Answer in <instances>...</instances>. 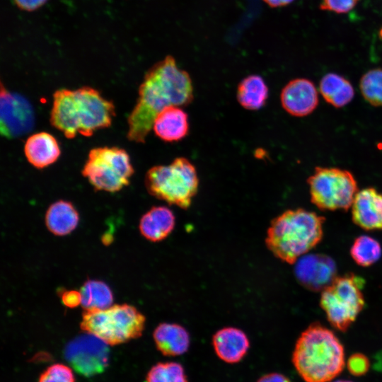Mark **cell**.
Listing matches in <instances>:
<instances>
[{
  "label": "cell",
  "mask_w": 382,
  "mask_h": 382,
  "mask_svg": "<svg viewBox=\"0 0 382 382\" xmlns=\"http://www.w3.org/2000/svg\"><path fill=\"white\" fill-rule=\"evenodd\" d=\"M193 98L189 74L178 67L173 57H166L147 71L139 86L137 103L127 120L128 139L144 143L160 112L169 106H187Z\"/></svg>",
  "instance_id": "1"
},
{
  "label": "cell",
  "mask_w": 382,
  "mask_h": 382,
  "mask_svg": "<svg viewBox=\"0 0 382 382\" xmlns=\"http://www.w3.org/2000/svg\"><path fill=\"white\" fill-rule=\"evenodd\" d=\"M115 110L113 103L93 88H62L53 94L50 122L68 139L78 133L90 137L96 130L111 125Z\"/></svg>",
  "instance_id": "2"
},
{
  "label": "cell",
  "mask_w": 382,
  "mask_h": 382,
  "mask_svg": "<svg viewBox=\"0 0 382 382\" xmlns=\"http://www.w3.org/2000/svg\"><path fill=\"white\" fill-rule=\"evenodd\" d=\"M291 359L305 382H330L345 365L340 341L330 330L318 323L311 325L301 332Z\"/></svg>",
  "instance_id": "3"
},
{
  "label": "cell",
  "mask_w": 382,
  "mask_h": 382,
  "mask_svg": "<svg viewBox=\"0 0 382 382\" xmlns=\"http://www.w3.org/2000/svg\"><path fill=\"white\" fill-rule=\"evenodd\" d=\"M325 219L313 212L289 209L272 220L265 243L280 260L295 263L322 239Z\"/></svg>",
  "instance_id": "4"
},
{
  "label": "cell",
  "mask_w": 382,
  "mask_h": 382,
  "mask_svg": "<svg viewBox=\"0 0 382 382\" xmlns=\"http://www.w3.org/2000/svg\"><path fill=\"white\" fill-rule=\"evenodd\" d=\"M145 322V316L137 308L124 303L105 309L84 310L80 327L108 345H117L139 337Z\"/></svg>",
  "instance_id": "5"
},
{
  "label": "cell",
  "mask_w": 382,
  "mask_h": 382,
  "mask_svg": "<svg viewBox=\"0 0 382 382\" xmlns=\"http://www.w3.org/2000/svg\"><path fill=\"white\" fill-rule=\"evenodd\" d=\"M147 191L154 197L187 209L197 193L199 178L195 166L186 158H175L168 165L151 168L145 177Z\"/></svg>",
  "instance_id": "6"
},
{
  "label": "cell",
  "mask_w": 382,
  "mask_h": 382,
  "mask_svg": "<svg viewBox=\"0 0 382 382\" xmlns=\"http://www.w3.org/2000/svg\"><path fill=\"white\" fill-rule=\"evenodd\" d=\"M81 173L96 190L116 192L129 184L134 168L125 149L103 146L90 151Z\"/></svg>",
  "instance_id": "7"
},
{
  "label": "cell",
  "mask_w": 382,
  "mask_h": 382,
  "mask_svg": "<svg viewBox=\"0 0 382 382\" xmlns=\"http://www.w3.org/2000/svg\"><path fill=\"white\" fill-rule=\"evenodd\" d=\"M362 279L353 274L336 278L322 291L320 303L331 325L345 332L364 306Z\"/></svg>",
  "instance_id": "8"
},
{
  "label": "cell",
  "mask_w": 382,
  "mask_h": 382,
  "mask_svg": "<svg viewBox=\"0 0 382 382\" xmlns=\"http://www.w3.org/2000/svg\"><path fill=\"white\" fill-rule=\"evenodd\" d=\"M307 183L311 202L321 210H347L359 191L352 173L335 167H316Z\"/></svg>",
  "instance_id": "9"
},
{
  "label": "cell",
  "mask_w": 382,
  "mask_h": 382,
  "mask_svg": "<svg viewBox=\"0 0 382 382\" xmlns=\"http://www.w3.org/2000/svg\"><path fill=\"white\" fill-rule=\"evenodd\" d=\"M108 345L96 336L86 332L71 341L65 347L64 357L78 373L91 376L107 367L109 360Z\"/></svg>",
  "instance_id": "10"
},
{
  "label": "cell",
  "mask_w": 382,
  "mask_h": 382,
  "mask_svg": "<svg viewBox=\"0 0 382 382\" xmlns=\"http://www.w3.org/2000/svg\"><path fill=\"white\" fill-rule=\"evenodd\" d=\"M0 132L8 139L23 136L32 131L35 114L30 103L23 96L10 92L1 84Z\"/></svg>",
  "instance_id": "11"
},
{
  "label": "cell",
  "mask_w": 382,
  "mask_h": 382,
  "mask_svg": "<svg viewBox=\"0 0 382 382\" xmlns=\"http://www.w3.org/2000/svg\"><path fill=\"white\" fill-rule=\"evenodd\" d=\"M295 263L297 279L311 291H323L337 277L335 262L325 255H306L301 257Z\"/></svg>",
  "instance_id": "12"
},
{
  "label": "cell",
  "mask_w": 382,
  "mask_h": 382,
  "mask_svg": "<svg viewBox=\"0 0 382 382\" xmlns=\"http://www.w3.org/2000/svg\"><path fill=\"white\" fill-rule=\"evenodd\" d=\"M282 108L291 115L305 117L314 111L318 105V93L315 84L307 79L290 81L282 90Z\"/></svg>",
  "instance_id": "13"
},
{
  "label": "cell",
  "mask_w": 382,
  "mask_h": 382,
  "mask_svg": "<svg viewBox=\"0 0 382 382\" xmlns=\"http://www.w3.org/2000/svg\"><path fill=\"white\" fill-rule=\"evenodd\" d=\"M351 207L356 225L365 230L382 229V193L374 187L359 190Z\"/></svg>",
  "instance_id": "14"
},
{
  "label": "cell",
  "mask_w": 382,
  "mask_h": 382,
  "mask_svg": "<svg viewBox=\"0 0 382 382\" xmlns=\"http://www.w3.org/2000/svg\"><path fill=\"white\" fill-rule=\"evenodd\" d=\"M212 345L221 360L228 364H236L241 361L247 354L250 341L241 329L226 327L214 334Z\"/></svg>",
  "instance_id": "15"
},
{
  "label": "cell",
  "mask_w": 382,
  "mask_h": 382,
  "mask_svg": "<svg viewBox=\"0 0 382 382\" xmlns=\"http://www.w3.org/2000/svg\"><path fill=\"white\" fill-rule=\"evenodd\" d=\"M153 129L156 135L166 142L182 140L189 132L187 114L179 106H169L155 118Z\"/></svg>",
  "instance_id": "16"
},
{
  "label": "cell",
  "mask_w": 382,
  "mask_h": 382,
  "mask_svg": "<svg viewBox=\"0 0 382 382\" xmlns=\"http://www.w3.org/2000/svg\"><path fill=\"white\" fill-rule=\"evenodd\" d=\"M153 337L157 349L165 356L182 355L190 345L188 331L177 323H160L155 328Z\"/></svg>",
  "instance_id": "17"
},
{
  "label": "cell",
  "mask_w": 382,
  "mask_h": 382,
  "mask_svg": "<svg viewBox=\"0 0 382 382\" xmlns=\"http://www.w3.org/2000/svg\"><path fill=\"white\" fill-rule=\"evenodd\" d=\"M24 153L32 166L43 168L54 163L61 151L57 140L52 134L42 132L27 139Z\"/></svg>",
  "instance_id": "18"
},
{
  "label": "cell",
  "mask_w": 382,
  "mask_h": 382,
  "mask_svg": "<svg viewBox=\"0 0 382 382\" xmlns=\"http://www.w3.org/2000/svg\"><path fill=\"white\" fill-rule=\"evenodd\" d=\"M175 217L173 212L164 206L151 207L141 217L139 228L141 234L147 240L158 242L173 231Z\"/></svg>",
  "instance_id": "19"
},
{
  "label": "cell",
  "mask_w": 382,
  "mask_h": 382,
  "mask_svg": "<svg viewBox=\"0 0 382 382\" xmlns=\"http://www.w3.org/2000/svg\"><path fill=\"white\" fill-rule=\"evenodd\" d=\"M79 213L73 204L58 200L48 207L45 214V224L54 235L63 236L71 233L78 226Z\"/></svg>",
  "instance_id": "20"
},
{
  "label": "cell",
  "mask_w": 382,
  "mask_h": 382,
  "mask_svg": "<svg viewBox=\"0 0 382 382\" xmlns=\"http://www.w3.org/2000/svg\"><path fill=\"white\" fill-rule=\"evenodd\" d=\"M319 91L325 100L337 108L347 105L354 96L352 83L335 73L323 76L319 83Z\"/></svg>",
  "instance_id": "21"
},
{
  "label": "cell",
  "mask_w": 382,
  "mask_h": 382,
  "mask_svg": "<svg viewBox=\"0 0 382 382\" xmlns=\"http://www.w3.org/2000/svg\"><path fill=\"white\" fill-rule=\"evenodd\" d=\"M268 98V88L263 79L258 75L244 78L237 88V100L248 110H256L262 108Z\"/></svg>",
  "instance_id": "22"
},
{
  "label": "cell",
  "mask_w": 382,
  "mask_h": 382,
  "mask_svg": "<svg viewBox=\"0 0 382 382\" xmlns=\"http://www.w3.org/2000/svg\"><path fill=\"white\" fill-rule=\"evenodd\" d=\"M81 304L84 310L105 309L113 301V294L103 281L88 279L80 289Z\"/></svg>",
  "instance_id": "23"
},
{
  "label": "cell",
  "mask_w": 382,
  "mask_h": 382,
  "mask_svg": "<svg viewBox=\"0 0 382 382\" xmlns=\"http://www.w3.org/2000/svg\"><path fill=\"white\" fill-rule=\"evenodd\" d=\"M350 254L359 266L369 267L377 262L381 256L382 248L374 238L363 235L357 237L352 243Z\"/></svg>",
  "instance_id": "24"
},
{
  "label": "cell",
  "mask_w": 382,
  "mask_h": 382,
  "mask_svg": "<svg viewBox=\"0 0 382 382\" xmlns=\"http://www.w3.org/2000/svg\"><path fill=\"white\" fill-rule=\"evenodd\" d=\"M146 382H187V376L178 362H158L148 371Z\"/></svg>",
  "instance_id": "25"
},
{
  "label": "cell",
  "mask_w": 382,
  "mask_h": 382,
  "mask_svg": "<svg viewBox=\"0 0 382 382\" xmlns=\"http://www.w3.org/2000/svg\"><path fill=\"white\" fill-rule=\"evenodd\" d=\"M359 88L364 98L373 106H382V69L366 72L360 79Z\"/></svg>",
  "instance_id": "26"
},
{
  "label": "cell",
  "mask_w": 382,
  "mask_h": 382,
  "mask_svg": "<svg viewBox=\"0 0 382 382\" xmlns=\"http://www.w3.org/2000/svg\"><path fill=\"white\" fill-rule=\"evenodd\" d=\"M38 382H75V376L68 366L54 364L40 374Z\"/></svg>",
  "instance_id": "27"
},
{
  "label": "cell",
  "mask_w": 382,
  "mask_h": 382,
  "mask_svg": "<svg viewBox=\"0 0 382 382\" xmlns=\"http://www.w3.org/2000/svg\"><path fill=\"white\" fill-rule=\"evenodd\" d=\"M359 0H322L320 4L321 10L345 13L352 10Z\"/></svg>",
  "instance_id": "28"
},
{
  "label": "cell",
  "mask_w": 382,
  "mask_h": 382,
  "mask_svg": "<svg viewBox=\"0 0 382 382\" xmlns=\"http://www.w3.org/2000/svg\"><path fill=\"white\" fill-rule=\"evenodd\" d=\"M347 366L352 374L361 376L367 372L369 362L366 356L361 354H354L347 360Z\"/></svg>",
  "instance_id": "29"
},
{
  "label": "cell",
  "mask_w": 382,
  "mask_h": 382,
  "mask_svg": "<svg viewBox=\"0 0 382 382\" xmlns=\"http://www.w3.org/2000/svg\"><path fill=\"white\" fill-rule=\"evenodd\" d=\"M59 295L63 304L69 308H74L81 304L80 291L75 290H62Z\"/></svg>",
  "instance_id": "30"
},
{
  "label": "cell",
  "mask_w": 382,
  "mask_h": 382,
  "mask_svg": "<svg viewBox=\"0 0 382 382\" xmlns=\"http://www.w3.org/2000/svg\"><path fill=\"white\" fill-rule=\"evenodd\" d=\"M15 4L21 9L32 11H35L42 5H44L47 0H13Z\"/></svg>",
  "instance_id": "31"
},
{
  "label": "cell",
  "mask_w": 382,
  "mask_h": 382,
  "mask_svg": "<svg viewBox=\"0 0 382 382\" xmlns=\"http://www.w3.org/2000/svg\"><path fill=\"white\" fill-rule=\"evenodd\" d=\"M257 382H291V381L282 374L270 373L262 376Z\"/></svg>",
  "instance_id": "32"
},
{
  "label": "cell",
  "mask_w": 382,
  "mask_h": 382,
  "mask_svg": "<svg viewBox=\"0 0 382 382\" xmlns=\"http://www.w3.org/2000/svg\"><path fill=\"white\" fill-rule=\"evenodd\" d=\"M271 7L284 6L291 4L294 0H263Z\"/></svg>",
  "instance_id": "33"
},
{
  "label": "cell",
  "mask_w": 382,
  "mask_h": 382,
  "mask_svg": "<svg viewBox=\"0 0 382 382\" xmlns=\"http://www.w3.org/2000/svg\"><path fill=\"white\" fill-rule=\"evenodd\" d=\"M330 382H352V381H349V380H337V381H330Z\"/></svg>",
  "instance_id": "34"
},
{
  "label": "cell",
  "mask_w": 382,
  "mask_h": 382,
  "mask_svg": "<svg viewBox=\"0 0 382 382\" xmlns=\"http://www.w3.org/2000/svg\"><path fill=\"white\" fill-rule=\"evenodd\" d=\"M379 35L382 38V28L379 31Z\"/></svg>",
  "instance_id": "35"
}]
</instances>
